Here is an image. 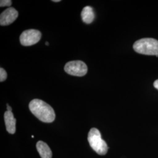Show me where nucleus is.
I'll use <instances>...</instances> for the list:
<instances>
[{"label":"nucleus","instance_id":"nucleus-1","mask_svg":"<svg viewBox=\"0 0 158 158\" xmlns=\"http://www.w3.org/2000/svg\"><path fill=\"white\" fill-rule=\"evenodd\" d=\"M29 110L40 121L51 123L55 119V113L51 106L40 99H34L29 104Z\"/></svg>","mask_w":158,"mask_h":158},{"label":"nucleus","instance_id":"nucleus-2","mask_svg":"<svg viewBox=\"0 0 158 158\" xmlns=\"http://www.w3.org/2000/svg\"><path fill=\"white\" fill-rule=\"evenodd\" d=\"M136 52L145 55L158 57V40L153 38H143L136 41L133 45Z\"/></svg>","mask_w":158,"mask_h":158},{"label":"nucleus","instance_id":"nucleus-3","mask_svg":"<svg viewBox=\"0 0 158 158\" xmlns=\"http://www.w3.org/2000/svg\"><path fill=\"white\" fill-rule=\"evenodd\" d=\"M88 141L91 148L98 155H104L108 151L107 145L102 140L101 133L97 128H91L88 134Z\"/></svg>","mask_w":158,"mask_h":158},{"label":"nucleus","instance_id":"nucleus-4","mask_svg":"<svg viewBox=\"0 0 158 158\" xmlns=\"http://www.w3.org/2000/svg\"><path fill=\"white\" fill-rule=\"evenodd\" d=\"M87 66L81 60H74L67 63L64 66V71L70 75L82 77L87 72Z\"/></svg>","mask_w":158,"mask_h":158},{"label":"nucleus","instance_id":"nucleus-5","mask_svg":"<svg viewBox=\"0 0 158 158\" xmlns=\"http://www.w3.org/2000/svg\"><path fill=\"white\" fill-rule=\"evenodd\" d=\"M41 36L42 34L38 30H26L20 35V42L22 45L25 46L34 45L40 41Z\"/></svg>","mask_w":158,"mask_h":158},{"label":"nucleus","instance_id":"nucleus-6","mask_svg":"<svg viewBox=\"0 0 158 158\" xmlns=\"http://www.w3.org/2000/svg\"><path fill=\"white\" fill-rule=\"evenodd\" d=\"M18 17V12L12 7L7 8L2 12L0 15V25L6 26L14 23Z\"/></svg>","mask_w":158,"mask_h":158},{"label":"nucleus","instance_id":"nucleus-7","mask_svg":"<svg viewBox=\"0 0 158 158\" xmlns=\"http://www.w3.org/2000/svg\"><path fill=\"white\" fill-rule=\"evenodd\" d=\"M4 121L6 124V130L11 134H14L16 131L17 120L14 118L12 111H6L4 113Z\"/></svg>","mask_w":158,"mask_h":158},{"label":"nucleus","instance_id":"nucleus-8","mask_svg":"<svg viewBox=\"0 0 158 158\" xmlns=\"http://www.w3.org/2000/svg\"><path fill=\"white\" fill-rule=\"evenodd\" d=\"M36 149L42 158H52V152L50 148L43 141H39L36 143Z\"/></svg>","mask_w":158,"mask_h":158},{"label":"nucleus","instance_id":"nucleus-9","mask_svg":"<svg viewBox=\"0 0 158 158\" xmlns=\"http://www.w3.org/2000/svg\"><path fill=\"white\" fill-rule=\"evenodd\" d=\"M81 16L84 23L89 24L93 23V21H94L95 18V14L91 6H86L83 9L81 13Z\"/></svg>","mask_w":158,"mask_h":158},{"label":"nucleus","instance_id":"nucleus-10","mask_svg":"<svg viewBox=\"0 0 158 158\" xmlns=\"http://www.w3.org/2000/svg\"><path fill=\"white\" fill-rule=\"evenodd\" d=\"M7 78V74L3 68L0 69V81L2 82Z\"/></svg>","mask_w":158,"mask_h":158},{"label":"nucleus","instance_id":"nucleus-11","mask_svg":"<svg viewBox=\"0 0 158 158\" xmlns=\"http://www.w3.org/2000/svg\"><path fill=\"white\" fill-rule=\"evenodd\" d=\"M12 5V1L10 0H1L0 1V6H10Z\"/></svg>","mask_w":158,"mask_h":158},{"label":"nucleus","instance_id":"nucleus-12","mask_svg":"<svg viewBox=\"0 0 158 158\" xmlns=\"http://www.w3.org/2000/svg\"><path fill=\"white\" fill-rule=\"evenodd\" d=\"M153 85H154V87H155L156 89H158V80H156L154 82Z\"/></svg>","mask_w":158,"mask_h":158},{"label":"nucleus","instance_id":"nucleus-13","mask_svg":"<svg viewBox=\"0 0 158 158\" xmlns=\"http://www.w3.org/2000/svg\"><path fill=\"white\" fill-rule=\"evenodd\" d=\"M6 108H7V111H12V108L8 104L6 105Z\"/></svg>","mask_w":158,"mask_h":158},{"label":"nucleus","instance_id":"nucleus-14","mask_svg":"<svg viewBox=\"0 0 158 158\" xmlns=\"http://www.w3.org/2000/svg\"><path fill=\"white\" fill-rule=\"evenodd\" d=\"M52 1H53V2H60V0H53Z\"/></svg>","mask_w":158,"mask_h":158},{"label":"nucleus","instance_id":"nucleus-15","mask_svg":"<svg viewBox=\"0 0 158 158\" xmlns=\"http://www.w3.org/2000/svg\"><path fill=\"white\" fill-rule=\"evenodd\" d=\"M46 45L47 46H48L49 45V43H48V42H46Z\"/></svg>","mask_w":158,"mask_h":158}]
</instances>
